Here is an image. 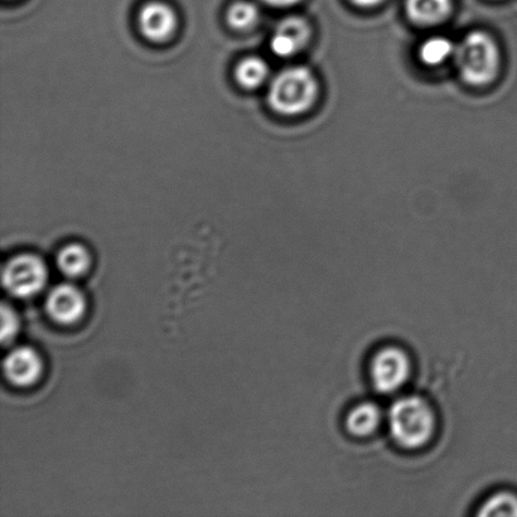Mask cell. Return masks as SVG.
<instances>
[{
  "label": "cell",
  "instance_id": "obj_4",
  "mask_svg": "<svg viewBox=\"0 0 517 517\" xmlns=\"http://www.w3.org/2000/svg\"><path fill=\"white\" fill-rule=\"evenodd\" d=\"M413 362L407 351L399 346L381 347L371 357L369 374L372 388L378 393H398L412 378Z\"/></svg>",
  "mask_w": 517,
  "mask_h": 517
},
{
  "label": "cell",
  "instance_id": "obj_10",
  "mask_svg": "<svg viewBox=\"0 0 517 517\" xmlns=\"http://www.w3.org/2000/svg\"><path fill=\"white\" fill-rule=\"evenodd\" d=\"M383 410L372 401L356 404L349 410L345 418L347 432L355 438H369L374 436L383 424Z\"/></svg>",
  "mask_w": 517,
  "mask_h": 517
},
{
  "label": "cell",
  "instance_id": "obj_18",
  "mask_svg": "<svg viewBox=\"0 0 517 517\" xmlns=\"http://www.w3.org/2000/svg\"><path fill=\"white\" fill-rule=\"evenodd\" d=\"M263 2L267 3L268 6H272V7L288 8V7L296 6V4L301 2V0H263Z\"/></svg>",
  "mask_w": 517,
  "mask_h": 517
},
{
  "label": "cell",
  "instance_id": "obj_6",
  "mask_svg": "<svg viewBox=\"0 0 517 517\" xmlns=\"http://www.w3.org/2000/svg\"><path fill=\"white\" fill-rule=\"evenodd\" d=\"M177 24L175 11L166 3H148L139 13L140 32L154 43L171 40L177 30Z\"/></svg>",
  "mask_w": 517,
  "mask_h": 517
},
{
  "label": "cell",
  "instance_id": "obj_15",
  "mask_svg": "<svg viewBox=\"0 0 517 517\" xmlns=\"http://www.w3.org/2000/svg\"><path fill=\"white\" fill-rule=\"evenodd\" d=\"M477 516L497 517L512 516L517 517V495L510 491H497L487 497L480 505Z\"/></svg>",
  "mask_w": 517,
  "mask_h": 517
},
{
  "label": "cell",
  "instance_id": "obj_9",
  "mask_svg": "<svg viewBox=\"0 0 517 517\" xmlns=\"http://www.w3.org/2000/svg\"><path fill=\"white\" fill-rule=\"evenodd\" d=\"M4 372L14 385L30 386L35 384L42 374V361L36 351L21 347L7 356Z\"/></svg>",
  "mask_w": 517,
  "mask_h": 517
},
{
  "label": "cell",
  "instance_id": "obj_2",
  "mask_svg": "<svg viewBox=\"0 0 517 517\" xmlns=\"http://www.w3.org/2000/svg\"><path fill=\"white\" fill-rule=\"evenodd\" d=\"M454 61L461 79L468 85L490 84L500 69V51L485 32L468 33L456 46Z\"/></svg>",
  "mask_w": 517,
  "mask_h": 517
},
{
  "label": "cell",
  "instance_id": "obj_13",
  "mask_svg": "<svg viewBox=\"0 0 517 517\" xmlns=\"http://www.w3.org/2000/svg\"><path fill=\"white\" fill-rule=\"evenodd\" d=\"M456 52V46L446 37H430L419 48V59L430 67L441 66L451 59Z\"/></svg>",
  "mask_w": 517,
  "mask_h": 517
},
{
  "label": "cell",
  "instance_id": "obj_12",
  "mask_svg": "<svg viewBox=\"0 0 517 517\" xmlns=\"http://www.w3.org/2000/svg\"><path fill=\"white\" fill-rule=\"evenodd\" d=\"M90 263L89 251L81 244L67 245L57 256V264L69 277H80L85 274L90 268Z\"/></svg>",
  "mask_w": 517,
  "mask_h": 517
},
{
  "label": "cell",
  "instance_id": "obj_16",
  "mask_svg": "<svg viewBox=\"0 0 517 517\" xmlns=\"http://www.w3.org/2000/svg\"><path fill=\"white\" fill-rule=\"evenodd\" d=\"M227 21L234 30L249 31L259 21V9L250 2H238L231 6Z\"/></svg>",
  "mask_w": 517,
  "mask_h": 517
},
{
  "label": "cell",
  "instance_id": "obj_7",
  "mask_svg": "<svg viewBox=\"0 0 517 517\" xmlns=\"http://www.w3.org/2000/svg\"><path fill=\"white\" fill-rule=\"evenodd\" d=\"M46 309L53 321L72 325L80 320L86 309L85 297L71 284H61L47 298Z\"/></svg>",
  "mask_w": 517,
  "mask_h": 517
},
{
  "label": "cell",
  "instance_id": "obj_19",
  "mask_svg": "<svg viewBox=\"0 0 517 517\" xmlns=\"http://www.w3.org/2000/svg\"><path fill=\"white\" fill-rule=\"evenodd\" d=\"M351 2L356 4L357 7L372 8L379 6L383 0H351Z\"/></svg>",
  "mask_w": 517,
  "mask_h": 517
},
{
  "label": "cell",
  "instance_id": "obj_3",
  "mask_svg": "<svg viewBox=\"0 0 517 517\" xmlns=\"http://www.w3.org/2000/svg\"><path fill=\"white\" fill-rule=\"evenodd\" d=\"M316 77L306 67H291L280 72L270 84L268 103L282 115H299L316 101Z\"/></svg>",
  "mask_w": 517,
  "mask_h": 517
},
{
  "label": "cell",
  "instance_id": "obj_17",
  "mask_svg": "<svg viewBox=\"0 0 517 517\" xmlns=\"http://www.w3.org/2000/svg\"><path fill=\"white\" fill-rule=\"evenodd\" d=\"M18 330L19 320L17 317V313L14 312L13 309L9 307L7 303H3L2 333H0V337H2V342L7 343L9 341H12L13 338L16 337Z\"/></svg>",
  "mask_w": 517,
  "mask_h": 517
},
{
  "label": "cell",
  "instance_id": "obj_14",
  "mask_svg": "<svg viewBox=\"0 0 517 517\" xmlns=\"http://www.w3.org/2000/svg\"><path fill=\"white\" fill-rule=\"evenodd\" d=\"M269 67L267 62L259 57H248L236 67L235 77L243 88L258 89L268 79Z\"/></svg>",
  "mask_w": 517,
  "mask_h": 517
},
{
  "label": "cell",
  "instance_id": "obj_8",
  "mask_svg": "<svg viewBox=\"0 0 517 517\" xmlns=\"http://www.w3.org/2000/svg\"><path fill=\"white\" fill-rule=\"evenodd\" d=\"M309 37H311V30H309L308 23L304 19L298 17L285 18L278 24L272 41H270V48H272L274 55L288 59V57L297 55L299 51L303 50Z\"/></svg>",
  "mask_w": 517,
  "mask_h": 517
},
{
  "label": "cell",
  "instance_id": "obj_5",
  "mask_svg": "<svg viewBox=\"0 0 517 517\" xmlns=\"http://www.w3.org/2000/svg\"><path fill=\"white\" fill-rule=\"evenodd\" d=\"M45 263L36 255L23 254L9 260L3 270V284L19 298L35 296L47 282Z\"/></svg>",
  "mask_w": 517,
  "mask_h": 517
},
{
  "label": "cell",
  "instance_id": "obj_1",
  "mask_svg": "<svg viewBox=\"0 0 517 517\" xmlns=\"http://www.w3.org/2000/svg\"><path fill=\"white\" fill-rule=\"evenodd\" d=\"M388 425L396 446L418 451L427 447L436 436L437 415L428 400L419 395H407L391 405Z\"/></svg>",
  "mask_w": 517,
  "mask_h": 517
},
{
  "label": "cell",
  "instance_id": "obj_11",
  "mask_svg": "<svg viewBox=\"0 0 517 517\" xmlns=\"http://www.w3.org/2000/svg\"><path fill=\"white\" fill-rule=\"evenodd\" d=\"M407 14L420 26L442 23L452 11V0H407Z\"/></svg>",
  "mask_w": 517,
  "mask_h": 517
}]
</instances>
